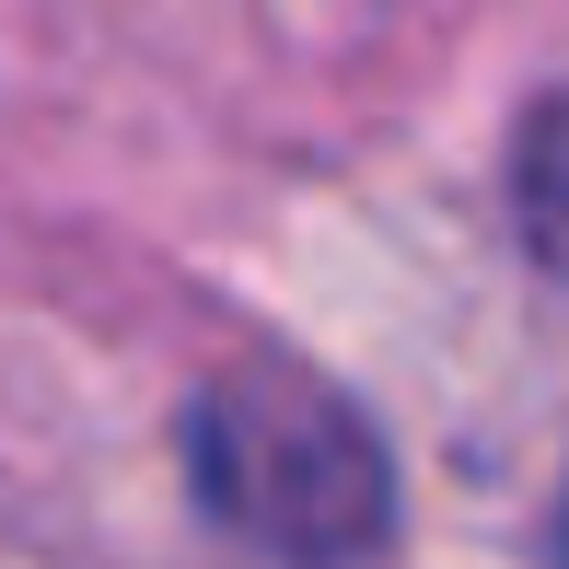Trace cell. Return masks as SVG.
Listing matches in <instances>:
<instances>
[{
    "label": "cell",
    "mask_w": 569,
    "mask_h": 569,
    "mask_svg": "<svg viewBox=\"0 0 569 569\" xmlns=\"http://www.w3.org/2000/svg\"><path fill=\"white\" fill-rule=\"evenodd\" d=\"M511 187H523V232L535 256L569 279V93L523 117V151H511Z\"/></svg>",
    "instance_id": "2"
},
{
    "label": "cell",
    "mask_w": 569,
    "mask_h": 569,
    "mask_svg": "<svg viewBox=\"0 0 569 569\" xmlns=\"http://www.w3.org/2000/svg\"><path fill=\"white\" fill-rule=\"evenodd\" d=\"M198 488L232 535H256L291 569H338L383 535V453L372 430L291 360L210 383L198 407Z\"/></svg>",
    "instance_id": "1"
},
{
    "label": "cell",
    "mask_w": 569,
    "mask_h": 569,
    "mask_svg": "<svg viewBox=\"0 0 569 569\" xmlns=\"http://www.w3.org/2000/svg\"><path fill=\"white\" fill-rule=\"evenodd\" d=\"M547 569H569V500H558V535H547Z\"/></svg>",
    "instance_id": "3"
}]
</instances>
